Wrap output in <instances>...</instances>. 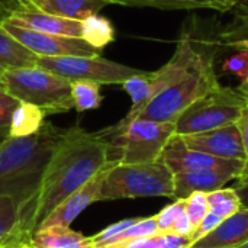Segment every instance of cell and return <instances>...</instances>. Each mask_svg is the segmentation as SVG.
I'll return each mask as SVG.
<instances>
[{
  "label": "cell",
  "mask_w": 248,
  "mask_h": 248,
  "mask_svg": "<svg viewBox=\"0 0 248 248\" xmlns=\"http://www.w3.org/2000/svg\"><path fill=\"white\" fill-rule=\"evenodd\" d=\"M26 244L29 248H93L92 237L57 225L35 230Z\"/></svg>",
  "instance_id": "18"
},
{
  "label": "cell",
  "mask_w": 248,
  "mask_h": 248,
  "mask_svg": "<svg viewBox=\"0 0 248 248\" xmlns=\"http://www.w3.org/2000/svg\"><path fill=\"white\" fill-rule=\"evenodd\" d=\"M26 241L22 234V205L12 196H0V247Z\"/></svg>",
  "instance_id": "21"
},
{
  "label": "cell",
  "mask_w": 248,
  "mask_h": 248,
  "mask_svg": "<svg viewBox=\"0 0 248 248\" xmlns=\"http://www.w3.org/2000/svg\"><path fill=\"white\" fill-rule=\"evenodd\" d=\"M81 39L102 51L106 45L115 41V28L109 19L92 15L81 20Z\"/></svg>",
  "instance_id": "23"
},
{
  "label": "cell",
  "mask_w": 248,
  "mask_h": 248,
  "mask_svg": "<svg viewBox=\"0 0 248 248\" xmlns=\"http://www.w3.org/2000/svg\"><path fill=\"white\" fill-rule=\"evenodd\" d=\"M71 96L74 102V109L80 113L97 109L102 103L100 84L94 81H71Z\"/></svg>",
  "instance_id": "25"
},
{
  "label": "cell",
  "mask_w": 248,
  "mask_h": 248,
  "mask_svg": "<svg viewBox=\"0 0 248 248\" xmlns=\"http://www.w3.org/2000/svg\"><path fill=\"white\" fill-rule=\"evenodd\" d=\"M160 160L171 170V173L202 170V169H219L237 164L240 160H224L196 150L189 148L183 138L174 134L166 144Z\"/></svg>",
  "instance_id": "13"
},
{
  "label": "cell",
  "mask_w": 248,
  "mask_h": 248,
  "mask_svg": "<svg viewBox=\"0 0 248 248\" xmlns=\"http://www.w3.org/2000/svg\"><path fill=\"white\" fill-rule=\"evenodd\" d=\"M246 161H238L237 164L219 167V169H202V170H190L180 171L173 174L174 180V193L173 201L186 199L189 195L195 192H212L224 187L228 182L235 180L243 169Z\"/></svg>",
  "instance_id": "12"
},
{
  "label": "cell",
  "mask_w": 248,
  "mask_h": 248,
  "mask_svg": "<svg viewBox=\"0 0 248 248\" xmlns=\"http://www.w3.org/2000/svg\"><path fill=\"white\" fill-rule=\"evenodd\" d=\"M0 248H29V247H28L26 241H13V243H9V244H6V246H3V247H0Z\"/></svg>",
  "instance_id": "40"
},
{
  "label": "cell",
  "mask_w": 248,
  "mask_h": 248,
  "mask_svg": "<svg viewBox=\"0 0 248 248\" xmlns=\"http://www.w3.org/2000/svg\"><path fill=\"white\" fill-rule=\"evenodd\" d=\"M112 4L131 7H154L160 10H199L205 6L199 0H110Z\"/></svg>",
  "instance_id": "26"
},
{
  "label": "cell",
  "mask_w": 248,
  "mask_h": 248,
  "mask_svg": "<svg viewBox=\"0 0 248 248\" xmlns=\"http://www.w3.org/2000/svg\"><path fill=\"white\" fill-rule=\"evenodd\" d=\"M199 1L205 6V9L215 10L218 13H227L232 9L237 0H199Z\"/></svg>",
  "instance_id": "35"
},
{
  "label": "cell",
  "mask_w": 248,
  "mask_h": 248,
  "mask_svg": "<svg viewBox=\"0 0 248 248\" xmlns=\"http://www.w3.org/2000/svg\"><path fill=\"white\" fill-rule=\"evenodd\" d=\"M189 248H190V247H189Z\"/></svg>",
  "instance_id": "45"
},
{
  "label": "cell",
  "mask_w": 248,
  "mask_h": 248,
  "mask_svg": "<svg viewBox=\"0 0 248 248\" xmlns=\"http://www.w3.org/2000/svg\"><path fill=\"white\" fill-rule=\"evenodd\" d=\"M1 28L32 51L38 57H67V55H100V49L92 46L81 38L42 33L3 20Z\"/></svg>",
  "instance_id": "10"
},
{
  "label": "cell",
  "mask_w": 248,
  "mask_h": 248,
  "mask_svg": "<svg viewBox=\"0 0 248 248\" xmlns=\"http://www.w3.org/2000/svg\"><path fill=\"white\" fill-rule=\"evenodd\" d=\"M171 232H174V234H177V235H182V237L190 238V235H192V232H193V225H192V222H190V219H189L186 211H183V212L177 217V219H176V222H174V225H173Z\"/></svg>",
  "instance_id": "34"
},
{
  "label": "cell",
  "mask_w": 248,
  "mask_h": 248,
  "mask_svg": "<svg viewBox=\"0 0 248 248\" xmlns=\"http://www.w3.org/2000/svg\"><path fill=\"white\" fill-rule=\"evenodd\" d=\"M231 20L218 33L221 45L248 52V0H237L230 10Z\"/></svg>",
  "instance_id": "19"
},
{
  "label": "cell",
  "mask_w": 248,
  "mask_h": 248,
  "mask_svg": "<svg viewBox=\"0 0 248 248\" xmlns=\"http://www.w3.org/2000/svg\"><path fill=\"white\" fill-rule=\"evenodd\" d=\"M171 170L161 161L141 164H112L105 170L97 202L164 196L173 199Z\"/></svg>",
  "instance_id": "5"
},
{
  "label": "cell",
  "mask_w": 248,
  "mask_h": 248,
  "mask_svg": "<svg viewBox=\"0 0 248 248\" xmlns=\"http://www.w3.org/2000/svg\"><path fill=\"white\" fill-rule=\"evenodd\" d=\"M20 1H22V0H20Z\"/></svg>",
  "instance_id": "44"
},
{
  "label": "cell",
  "mask_w": 248,
  "mask_h": 248,
  "mask_svg": "<svg viewBox=\"0 0 248 248\" xmlns=\"http://www.w3.org/2000/svg\"><path fill=\"white\" fill-rule=\"evenodd\" d=\"M185 211L193 225V230L209 214V205L205 192H195L185 199Z\"/></svg>",
  "instance_id": "27"
},
{
  "label": "cell",
  "mask_w": 248,
  "mask_h": 248,
  "mask_svg": "<svg viewBox=\"0 0 248 248\" xmlns=\"http://www.w3.org/2000/svg\"><path fill=\"white\" fill-rule=\"evenodd\" d=\"M190 238L177 235L174 232H158V248H189Z\"/></svg>",
  "instance_id": "32"
},
{
  "label": "cell",
  "mask_w": 248,
  "mask_h": 248,
  "mask_svg": "<svg viewBox=\"0 0 248 248\" xmlns=\"http://www.w3.org/2000/svg\"><path fill=\"white\" fill-rule=\"evenodd\" d=\"M108 164V141L102 131L78 125L64 131L44 171L33 199L22 209V234L28 240L65 198L84 186Z\"/></svg>",
  "instance_id": "1"
},
{
  "label": "cell",
  "mask_w": 248,
  "mask_h": 248,
  "mask_svg": "<svg viewBox=\"0 0 248 248\" xmlns=\"http://www.w3.org/2000/svg\"><path fill=\"white\" fill-rule=\"evenodd\" d=\"M64 131L44 122L29 137H7L0 141V196L15 198L22 209L33 199Z\"/></svg>",
  "instance_id": "2"
},
{
  "label": "cell",
  "mask_w": 248,
  "mask_h": 248,
  "mask_svg": "<svg viewBox=\"0 0 248 248\" xmlns=\"http://www.w3.org/2000/svg\"><path fill=\"white\" fill-rule=\"evenodd\" d=\"M36 65L70 81L84 80L102 84H122L142 70L119 64L102 55L38 57Z\"/></svg>",
  "instance_id": "9"
},
{
  "label": "cell",
  "mask_w": 248,
  "mask_h": 248,
  "mask_svg": "<svg viewBox=\"0 0 248 248\" xmlns=\"http://www.w3.org/2000/svg\"><path fill=\"white\" fill-rule=\"evenodd\" d=\"M0 89H4V83H3V71H0Z\"/></svg>",
  "instance_id": "42"
},
{
  "label": "cell",
  "mask_w": 248,
  "mask_h": 248,
  "mask_svg": "<svg viewBox=\"0 0 248 248\" xmlns=\"http://www.w3.org/2000/svg\"><path fill=\"white\" fill-rule=\"evenodd\" d=\"M237 248H248V241L246 243V244H243V246H240V247H237Z\"/></svg>",
  "instance_id": "43"
},
{
  "label": "cell",
  "mask_w": 248,
  "mask_h": 248,
  "mask_svg": "<svg viewBox=\"0 0 248 248\" xmlns=\"http://www.w3.org/2000/svg\"><path fill=\"white\" fill-rule=\"evenodd\" d=\"M240 134H241V140H243V145H244V151H246V157L248 161V105L244 108L241 116L238 118V121L235 122Z\"/></svg>",
  "instance_id": "36"
},
{
  "label": "cell",
  "mask_w": 248,
  "mask_h": 248,
  "mask_svg": "<svg viewBox=\"0 0 248 248\" xmlns=\"http://www.w3.org/2000/svg\"><path fill=\"white\" fill-rule=\"evenodd\" d=\"M17 26L32 29L42 33L51 35H62L70 38H81V20L67 19L61 16H55L51 13L41 12L38 9L22 6L17 12H15L9 19H6Z\"/></svg>",
  "instance_id": "15"
},
{
  "label": "cell",
  "mask_w": 248,
  "mask_h": 248,
  "mask_svg": "<svg viewBox=\"0 0 248 248\" xmlns=\"http://www.w3.org/2000/svg\"><path fill=\"white\" fill-rule=\"evenodd\" d=\"M102 132L108 141V163L141 164L160 160L166 144L174 135V124L122 119Z\"/></svg>",
  "instance_id": "4"
},
{
  "label": "cell",
  "mask_w": 248,
  "mask_h": 248,
  "mask_svg": "<svg viewBox=\"0 0 248 248\" xmlns=\"http://www.w3.org/2000/svg\"><path fill=\"white\" fill-rule=\"evenodd\" d=\"M237 90L241 93V96L246 99V102H247V105H248V74H247V77L243 80V83L237 87Z\"/></svg>",
  "instance_id": "39"
},
{
  "label": "cell",
  "mask_w": 248,
  "mask_h": 248,
  "mask_svg": "<svg viewBox=\"0 0 248 248\" xmlns=\"http://www.w3.org/2000/svg\"><path fill=\"white\" fill-rule=\"evenodd\" d=\"M20 100L9 94L4 89H0V141L9 137V125L12 115Z\"/></svg>",
  "instance_id": "29"
},
{
  "label": "cell",
  "mask_w": 248,
  "mask_h": 248,
  "mask_svg": "<svg viewBox=\"0 0 248 248\" xmlns=\"http://www.w3.org/2000/svg\"><path fill=\"white\" fill-rule=\"evenodd\" d=\"M248 241V206L225 218L214 231L195 241L190 248H237Z\"/></svg>",
  "instance_id": "16"
},
{
  "label": "cell",
  "mask_w": 248,
  "mask_h": 248,
  "mask_svg": "<svg viewBox=\"0 0 248 248\" xmlns=\"http://www.w3.org/2000/svg\"><path fill=\"white\" fill-rule=\"evenodd\" d=\"M20 0H0V23L6 19H9L15 12H17L22 7Z\"/></svg>",
  "instance_id": "37"
},
{
  "label": "cell",
  "mask_w": 248,
  "mask_h": 248,
  "mask_svg": "<svg viewBox=\"0 0 248 248\" xmlns=\"http://www.w3.org/2000/svg\"><path fill=\"white\" fill-rule=\"evenodd\" d=\"M45 112L26 102H20L15 109L10 125H9V137H29L38 132L45 122Z\"/></svg>",
  "instance_id": "22"
},
{
  "label": "cell",
  "mask_w": 248,
  "mask_h": 248,
  "mask_svg": "<svg viewBox=\"0 0 248 248\" xmlns=\"http://www.w3.org/2000/svg\"><path fill=\"white\" fill-rule=\"evenodd\" d=\"M102 248H158V234L144 238H135L121 244H109Z\"/></svg>",
  "instance_id": "33"
},
{
  "label": "cell",
  "mask_w": 248,
  "mask_h": 248,
  "mask_svg": "<svg viewBox=\"0 0 248 248\" xmlns=\"http://www.w3.org/2000/svg\"><path fill=\"white\" fill-rule=\"evenodd\" d=\"M209 212L215 214L221 219H225L240 211L244 203L240 193L234 187H221L206 193Z\"/></svg>",
  "instance_id": "24"
},
{
  "label": "cell",
  "mask_w": 248,
  "mask_h": 248,
  "mask_svg": "<svg viewBox=\"0 0 248 248\" xmlns=\"http://www.w3.org/2000/svg\"><path fill=\"white\" fill-rule=\"evenodd\" d=\"M38 55L29 51L0 25V71L36 65Z\"/></svg>",
  "instance_id": "20"
},
{
  "label": "cell",
  "mask_w": 248,
  "mask_h": 248,
  "mask_svg": "<svg viewBox=\"0 0 248 248\" xmlns=\"http://www.w3.org/2000/svg\"><path fill=\"white\" fill-rule=\"evenodd\" d=\"M4 90L20 102L41 108L45 115L74 109L71 81L38 65L3 71Z\"/></svg>",
  "instance_id": "6"
},
{
  "label": "cell",
  "mask_w": 248,
  "mask_h": 248,
  "mask_svg": "<svg viewBox=\"0 0 248 248\" xmlns=\"http://www.w3.org/2000/svg\"><path fill=\"white\" fill-rule=\"evenodd\" d=\"M180 137L183 138L185 144L192 150L224 160L247 161L241 134L235 124L199 132V134L180 135Z\"/></svg>",
  "instance_id": "11"
},
{
  "label": "cell",
  "mask_w": 248,
  "mask_h": 248,
  "mask_svg": "<svg viewBox=\"0 0 248 248\" xmlns=\"http://www.w3.org/2000/svg\"><path fill=\"white\" fill-rule=\"evenodd\" d=\"M137 221H138V218H129V219H122V221H119L116 224H112V225L106 227L105 230H102L100 232H97L96 235L92 237L93 248H102L108 246L116 235H119L122 231H125L126 228L134 225Z\"/></svg>",
  "instance_id": "30"
},
{
  "label": "cell",
  "mask_w": 248,
  "mask_h": 248,
  "mask_svg": "<svg viewBox=\"0 0 248 248\" xmlns=\"http://www.w3.org/2000/svg\"><path fill=\"white\" fill-rule=\"evenodd\" d=\"M237 192L240 193V196H241V199H243L244 206H248V187H244V189L237 190Z\"/></svg>",
  "instance_id": "41"
},
{
  "label": "cell",
  "mask_w": 248,
  "mask_h": 248,
  "mask_svg": "<svg viewBox=\"0 0 248 248\" xmlns=\"http://www.w3.org/2000/svg\"><path fill=\"white\" fill-rule=\"evenodd\" d=\"M234 182H235V185H234L235 190H241L244 187H248V161H246V166H244L241 174Z\"/></svg>",
  "instance_id": "38"
},
{
  "label": "cell",
  "mask_w": 248,
  "mask_h": 248,
  "mask_svg": "<svg viewBox=\"0 0 248 248\" xmlns=\"http://www.w3.org/2000/svg\"><path fill=\"white\" fill-rule=\"evenodd\" d=\"M109 166V163L94 176L92 177L84 186H81L78 190L71 193L68 198H65L57 208H54L49 215L39 224L38 228H46V227H70L71 222L92 203L97 202L99 190L102 186V180L105 176V170ZM36 228V230H38Z\"/></svg>",
  "instance_id": "14"
},
{
  "label": "cell",
  "mask_w": 248,
  "mask_h": 248,
  "mask_svg": "<svg viewBox=\"0 0 248 248\" xmlns=\"http://www.w3.org/2000/svg\"><path fill=\"white\" fill-rule=\"evenodd\" d=\"M246 106L247 102L237 89L221 84L185 109L174 122V134L190 135L232 125Z\"/></svg>",
  "instance_id": "8"
},
{
  "label": "cell",
  "mask_w": 248,
  "mask_h": 248,
  "mask_svg": "<svg viewBox=\"0 0 248 248\" xmlns=\"http://www.w3.org/2000/svg\"><path fill=\"white\" fill-rule=\"evenodd\" d=\"M23 6L38 9L55 16L84 20L92 15H97L105 6L112 4L110 0H22Z\"/></svg>",
  "instance_id": "17"
},
{
  "label": "cell",
  "mask_w": 248,
  "mask_h": 248,
  "mask_svg": "<svg viewBox=\"0 0 248 248\" xmlns=\"http://www.w3.org/2000/svg\"><path fill=\"white\" fill-rule=\"evenodd\" d=\"M218 86H221V83L215 73L214 55L209 49H205L198 62L185 76L154 96L134 116H125L124 119H147L174 124L186 108Z\"/></svg>",
  "instance_id": "3"
},
{
  "label": "cell",
  "mask_w": 248,
  "mask_h": 248,
  "mask_svg": "<svg viewBox=\"0 0 248 248\" xmlns=\"http://www.w3.org/2000/svg\"><path fill=\"white\" fill-rule=\"evenodd\" d=\"M206 48L198 46L193 38L187 33H183L179 41L174 54L171 58L155 71H141L122 83L124 90L129 94L132 100L131 110L128 112V118L134 116L138 110H141L154 96L163 92L166 87L177 81L182 76H185L202 57Z\"/></svg>",
  "instance_id": "7"
},
{
  "label": "cell",
  "mask_w": 248,
  "mask_h": 248,
  "mask_svg": "<svg viewBox=\"0 0 248 248\" xmlns=\"http://www.w3.org/2000/svg\"><path fill=\"white\" fill-rule=\"evenodd\" d=\"M185 211V199H177L154 215L158 232H171L177 217Z\"/></svg>",
  "instance_id": "28"
},
{
  "label": "cell",
  "mask_w": 248,
  "mask_h": 248,
  "mask_svg": "<svg viewBox=\"0 0 248 248\" xmlns=\"http://www.w3.org/2000/svg\"><path fill=\"white\" fill-rule=\"evenodd\" d=\"M224 219H221L219 217H217L215 214H212V212H209L203 219H202V222L193 230V232H192V235H190V241H192V244L195 243V241H198V240H201V238H203L205 235H208L211 231H214L221 222H222Z\"/></svg>",
  "instance_id": "31"
}]
</instances>
